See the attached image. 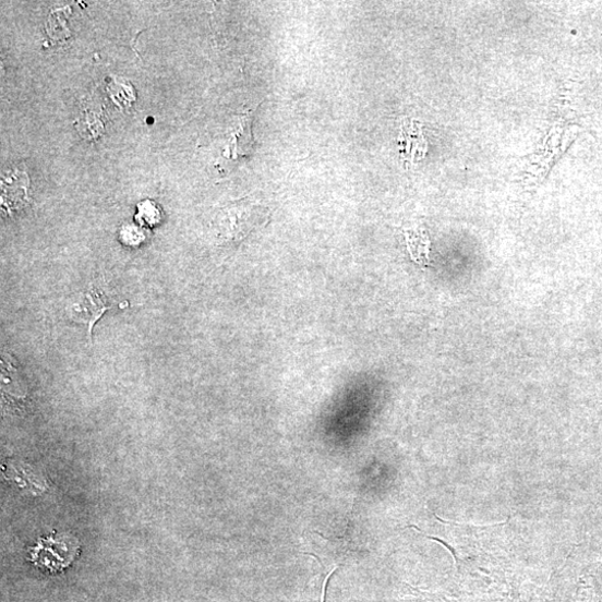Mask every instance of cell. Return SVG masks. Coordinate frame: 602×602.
Masks as SVG:
<instances>
[{"label":"cell","instance_id":"obj_1","mask_svg":"<svg viewBox=\"0 0 602 602\" xmlns=\"http://www.w3.org/2000/svg\"><path fill=\"white\" fill-rule=\"evenodd\" d=\"M112 308L113 305L108 303L105 293L89 289L75 294L70 300L67 314L74 323L86 325L89 338H92L94 325Z\"/></svg>","mask_w":602,"mask_h":602},{"label":"cell","instance_id":"obj_2","mask_svg":"<svg viewBox=\"0 0 602 602\" xmlns=\"http://www.w3.org/2000/svg\"><path fill=\"white\" fill-rule=\"evenodd\" d=\"M255 208L236 206L222 210L217 217L218 230L226 240H238L253 230Z\"/></svg>","mask_w":602,"mask_h":602},{"label":"cell","instance_id":"obj_3","mask_svg":"<svg viewBox=\"0 0 602 602\" xmlns=\"http://www.w3.org/2000/svg\"><path fill=\"white\" fill-rule=\"evenodd\" d=\"M29 180L26 173L15 169L2 177V208L7 214L23 209L28 203Z\"/></svg>","mask_w":602,"mask_h":602},{"label":"cell","instance_id":"obj_4","mask_svg":"<svg viewBox=\"0 0 602 602\" xmlns=\"http://www.w3.org/2000/svg\"><path fill=\"white\" fill-rule=\"evenodd\" d=\"M135 219L142 225L155 227L161 220V213L153 201L146 200L137 205V214Z\"/></svg>","mask_w":602,"mask_h":602},{"label":"cell","instance_id":"obj_5","mask_svg":"<svg viewBox=\"0 0 602 602\" xmlns=\"http://www.w3.org/2000/svg\"><path fill=\"white\" fill-rule=\"evenodd\" d=\"M408 588L409 590L401 602H450L444 597L424 592L411 586H408Z\"/></svg>","mask_w":602,"mask_h":602}]
</instances>
